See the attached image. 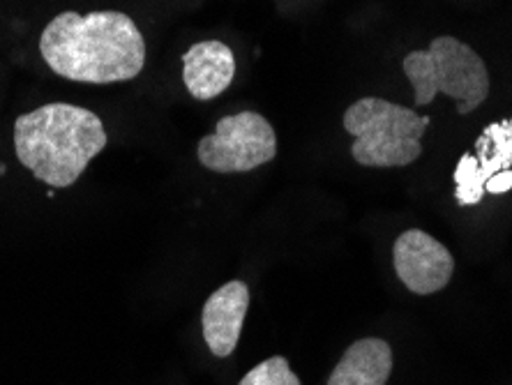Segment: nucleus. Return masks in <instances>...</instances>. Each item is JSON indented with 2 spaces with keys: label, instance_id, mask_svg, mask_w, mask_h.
Returning a JSON list of instances; mask_svg holds the SVG:
<instances>
[{
  "label": "nucleus",
  "instance_id": "obj_1",
  "mask_svg": "<svg viewBox=\"0 0 512 385\" xmlns=\"http://www.w3.org/2000/svg\"><path fill=\"white\" fill-rule=\"evenodd\" d=\"M44 63L77 83H118L139 77L146 42L123 12H63L40 37Z\"/></svg>",
  "mask_w": 512,
  "mask_h": 385
},
{
  "label": "nucleus",
  "instance_id": "obj_8",
  "mask_svg": "<svg viewBox=\"0 0 512 385\" xmlns=\"http://www.w3.org/2000/svg\"><path fill=\"white\" fill-rule=\"evenodd\" d=\"M250 307V289L245 282H229L217 289L203 305V337L215 358H229L236 351L245 314Z\"/></svg>",
  "mask_w": 512,
  "mask_h": 385
},
{
  "label": "nucleus",
  "instance_id": "obj_2",
  "mask_svg": "<svg viewBox=\"0 0 512 385\" xmlns=\"http://www.w3.org/2000/svg\"><path fill=\"white\" fill-rule=\"evenodd\" d=\"M100 116L74 104H44L14 123V150L37 180L63 190L81 178L93 157L107 148Z\"/></svg>",
  "mask_w": 512,
  "mask_h": 385
},
{
  "label": "nucleus",
  "instance_id": "obj_9",
  "mask_svg": "<svg viewBox=\"0 0 512 385\" xmlns=\"http://www.w3.org/2000/svg\"><path fill=\"white\" fill-rule=\"evenodd\" d=\"M233 77H236V56L224 42H199L185 51L183 81L194 100H215L231 86Z\"/></svg>",
  "mask_w": 512,
  "mask_h": 385
},
{
  "label": "nucleus",
  "instance_id": "obj_5",
  "mask_svg": "<svg viewBox=\"0 0 512 385\" xmlns=\"http://www.w3.org/2000/svg\"><path fill=\"white\" fill-rule=\"evenodd\" d=\"M197 155L215 173H247L275 160L277 137L261 113L240 111L224 116L215 132L199 141Z\"/></svg>",
  "mask_w": 512,
  "mask_h": 385
},
{
  "label": "nucleus",
  "instance_id": "obj_3",
  "mask_svg": "<svg viewBox=\"0 0 512 385\" xmlns=\"http://www.w3.org/2000/svg\"><path fill=\"white\" fill-rule=\"evenodd\" d=\"M427 116L381 97H363L344 113V130L356 137L353 160L376 169L409 166L423 155Z\"/></svg>",
  "mask_w": 512,
  "mask_h": 385
},
{
  "label": "nucleus",
  "instance_id": "obj_7",
  "mask_svg": "<svg viewBox=\"0 0 512 385\" xmlns=\"http://www.w3.org/2000/svg\"><path fill=\"white\" fill-rule=\"evenodd\" d=\"M512 169V118L485 127L476 141V153H466L455 169L459 206H478L485 185L496 173Z\"/></svg>",
  "mask_w": 512,
  "mask_h": 385
},
{
  "label": "nucleus",
  "instance_id": "obj_12",
  "mask_svg": "<svg viewBox=\"0 0 512 385\" xmlns=\"http://www.w3.org/2000/svg\"><path fill=\"white\" fill-rule=\"evenodd\" d=\"M510 187H512V169L501 171V173H496L494 178H489L485 185V192L487 194H506Z\"/></svg>",
  "mask_w": 512,
  "mask_h": 385
},
{
  "label": "nucleus",
  "instance_id": "obj_6",
  "mask_svg": "<svg viewBox=\"0 0 512 385\" xmlns=\"http://www.w3.org/2000/svg\"><path fill=\"white\" fill-rule=\"evenodd\" d=\"M393 261L402 284L418 296L446 289L455 273V261L448 247L420 229L404 231L395 240Z\"/></svg>",
  "mask_w": 512,
  "mask_h": 385
},
{
  "label": "nucleus",
  "instance_id": "obj_4",
  "mask_svg": "<svg viewBox=\"0 0 512 385\" xmlns=\"http://www.w3.org/2000/svg\"><path fill=\"white\" fill-rule=\"evenodd\" d=\"M418 107H427L443 93L457 102V113L476 111L489 95V72L485 60L469 44L443 35L425 51H413L402 60Z\"/></svg>",
  "mask_w": 512,
  "mask_h": 385
},
{
  "label": "nucleus",
  "instance_id": "obj_10",
  "mask_svg": "<svg viewBox=\"0 0 512 385\" xmlns=\"http://www.w3.org/2000/svg\"><path fill=\"white\" fill-rule=\"evenodd\" d=\"M393 372V349L376 337L351 344L330 374L328 385H386Z\"/></svg>",
  "mask_w": 512,
  "mask_h": 385
},
{
  "label": "nucleus",
  "instance_id": "obj_11",
  "mask_svg": "<svg viewBox=\"0 0 512 385\" xmlns=\"http://www.w3.org/2000/svg\"><path fill=\"white\" fill-rule=\"evenodd\" d=\"M238 385H300V379L291 372L286 358L275 356L256 365Z\"/></svg>",
  "mask_w": 512,
  "mask_h": 385
}]
</instances>
